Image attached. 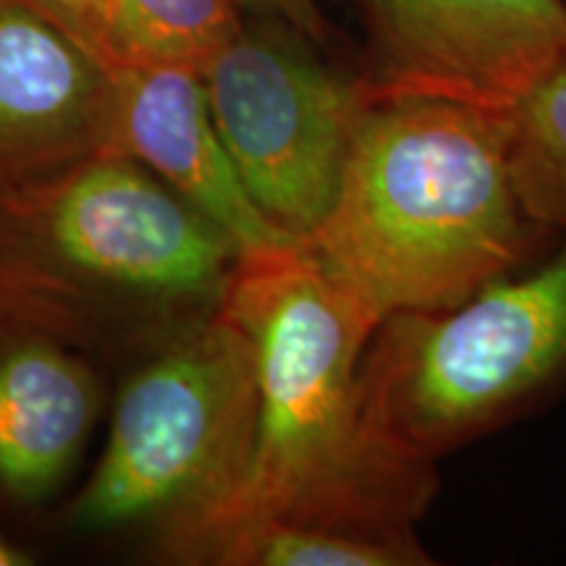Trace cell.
<instances>
[{
    "label": "cell",
    "instance_id": "obj_1",
    "mask_svg": "<svg viewBox=\"0 0 566 566\" xmlns=\"http://www.w3.org/2000/svg\"><path fill=\"white\" fill-rule=\"evenodd\" d=\"M223 307L252 344V457L229 512L189 564H202L229 530L260 520L415 533L438 475L436 467L396 457L367 430L359 365L378 331L370 315L304 244L239 258Z\"/></svg>",
    "mask_w": 566,
    "mask_h": 566
},
{
    "label": "cell",
    "instance_id": "obj_2",
    "mask_svg": "<svg viewBox=\"0 0 566 566\" xmlns=\"http://www.w3.org/2000/svg\"><path fill=\"white\" fill-rule=\"evenodd\" d=\"M527 223L509 113L384 97L365 105L336 200L304 247L380 328L457 307L506 275Z\"/></svg>",
    "mask_w": 566,
    "mask_h": 566
},
{
    "label": "cell",
    "instance_id": "obj_3",
    "mask_svg": "<svg viewBox=\"0 0 566 566\" xmlns=\"http://www.w3.org/2000/svg\"><path fill=\"white\" fill-rule=\"evenodd\" d=\"M237 263L231 239L129 155L0 189V307L101 359L142 357L221 310Z\"/></svg>",
    "mask_w": 566,
    "mask_h": 566
},
{
    "label": "cell",
    "instance_id": "obj_4",
    "mask_svg": "<svg viewBox=\"0 0 566 566\" xmlns=\"http://www.w3.org/2000/svg\"><path fill=\"white\" fill-rule=\"evenodd\" d=\"M254 412L252 344L221 304L126 375L108 441L66 520L80 533L150 527L160 556L189 564L244 483Z\"/></svg>",
    "mask_w": 566,
    "mask_h": 566
},
{
    "label": "cell",
    "instance_id": "obj_5",
    "mask_svg": "<svg viewBox=\"0 0 566 566\" xmlns=\"http://www.w3.org/2000/svg\"><path fill=\"white\" fill-rule=\"evenodd\" d=\"M564 375L566 237L522 279L501 275L451 310L380 323L359 394L367 430L388 451L436 467Z\"/></svg>",
    "mask_w": 566,
    "mask_h": 566
},
{
    "label": "cell",
    "instance_id": "obj_6",
    "mask_svg": "<svg viewBox=\"0 0 566 566\" xmlns=\"http://www.w3.org/2000/svg\"><path fill=\"white\" fill-rule=\"evenodd\" d=\"M212 122L254 205L304 244L336 200L367 97L315 40L279 19L250 17L202 71Z\"/></svg>",
    "mask_w": 566,
    "mask_h": 566
},
{
    "label": "cell",
    "instance_id": "obj_7",
    "mask_svg": "<svg viewBox=\"0 0 566 566\" xmlns=\"http://www.w3.org/2000/svg\"><path fill=\"white\" fill-rule=\"evenodd\" d=\"M367 97L512 113L566 59L564 0H359Z\"/></svg>",
    "mask_w": 566,
    "mask_h": 566
},
{
    "label": "cell",
    "instance_id": "obj_8",
    "mask_svg": "<svg viewBox=\"0 0 566 566\" xmlns=\"http://www.w3.org/2000/svg\"><path fill=\"white\" fill-rule=\"evenodd\" d=\"M118 66L59 21L0 0V189L111 153Z\"/></svg>",
    "mask_w": 566,
    "mask_h": 566
},
{
    "label": "cell",
    "instance_id": "obj_9",
    "mask_svg": "<svg viewBox=\"0 0 566 566\" xmlns=\"http://www.w3.org/2000/svg\"><path fill=\"white\" fill-rule=\"evenodd\" d=\"M103 409L101 357L0 307V509L21 512L53 499Z\"/></svg>",
    "mask_w": 566,
    "mask_h": 566
},
{
    "label": "cell",
    "instance_id": "obj_10",
    "mask_svg": "<svg viewBox=\"0 0 566 566\" xmlns=\"http://www.w3.org/2000/svg\"><path fill=\"white\" fill-rule=\"evenodd\" d=\"M111 153L129 155L221 229L239 258L300 244L268 221L212 122L202 74L118 69Z\"/></svg>",
    "mask_w": 566,
    "mask_h": 566
},
{
    "label": "cell",
    "instance_id": "obj_11",
    "mask_svg": "<svg viewBox=\"0 0 566 566\" xmlns=\"http://www.w3.org/2000/svg\"><path fill=\"white\" fill-rule=\"evenodd\" d=\"M242 21L233 0H105L103 51L118 69L202 74Z\"/></svg>",
    "mask_w": 566,
    "mask_h": 566
},
{
    "label": "cell",
    "instance_id": "obj_12",
    "mask_svg": "<svg viewBox=\"0 0 566 566\" xmlns=\"http://www.w3.org/2000/svg\"><path fill=\"white\" fill-rule=\"evenodd\" d=\"M202 564L221 566H424L433 564L417 533L370 535L352 530L260 520L218 537Z\"/></svg>",
    "mask_w": 566,
    "mask_h": 566
},
{
    "label": "cell",
    "instance_id": "obj_13",
    "mask_svg": "<svg viewBox=\"0 0 566 566\" xmlns=\"http://www.w3.org/2000/svg\"><path fill=\"white\" fill-rule=\"evenodd\" d=\"M509 150L530 223L566 229V59L509 113Z\"/></svg>",
    "mask_w": 566,
    "mask_h": 566
},
{
    "label": "cell",
    "instance_id": "obj_14",
    "mask_svg": "<svg viewBox=\"0 0 566 566\" xmlns=\"http://www.w3.org/2000/svg\"><path fill=\"white\" fill-rule=\"evenodd\" d=\"M34 9L59 21L76 38L90 42L97 53H103V17H105V0H24ZM108 59V55H105Z\"/></svg>",
    "mask_w": 566,
    "mask_h": 566
},
{
    "label": "cell",
    "instance_id": "obj_15",
    "mask_svg": "<svg viewBox=\"0 0 566 566\" xmlns=\"http://www.w3.org/2000/svg\"><path fill=\"white\" fill-rule=\"evenodd\" d=\"M233 3L244 17L286 21L315 42L325 38L323 0H233Z\"/></svg>",
    "mask_w": 566,
    "mask_h": 566
},
{
    "label": "cell",
    "instance_id": "obj_16",
    "mask_svg": "<svg viewBox=\"0 0 566 566\" xmlns=\"http://www.w3.org/2000/svg\"><path fill=\"white\" fill-rule=\"evenodd\" d=\"M32 558L27 551H21L19 546H13V543L0 533V566H24L30 564Z\"/></svg>",
    "mask_w": 566,
    "mask_h": 566
}]
</instances>
